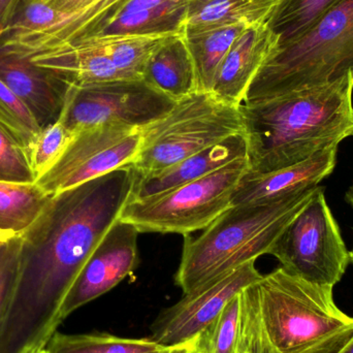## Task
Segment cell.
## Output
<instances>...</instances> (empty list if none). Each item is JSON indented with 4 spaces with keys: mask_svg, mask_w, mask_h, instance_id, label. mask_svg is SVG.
I'll return each mask as SVG.
<instances>
[{
    "mask_svg": "<svg viewBox=\"0 0 353 353\" xmlns=\"http://www.w3.org/2000/svg\"><path fill=\"white\" fill-rule=\"evenodd\" d=\"M236 353H304L353 325L333 288L278 268L240 294Z\"/></svg>",
    "mask_w": 353,
    "mask_h": 353,
    "instance_id": "3957f363",
    "label": "cell"
},
{
    "mask_svg": "<svg viewBox=\"0 0 353 353\" xmlns=\"http://www.w3.org/2000/svg\"><path fill=\"white\" fill-rule=\"evenodd\" d=\"M74 136V134H72L66 126L65 115L62 110L57 121L43 128L26 150L27 159L35 181L55 165L65 152Z\"/></svg>",
    "mask_w": 353,
    "mask_h": 353,
    "instance_id": "d4e9b609",
    "label": "cell"
},
{
    "mask_svg": "<svg viewBox=\"0 0 353 353\" xmlns=\"http://www.w3.org/2000/svg\"><path fill=\"white\" fill-rule=\"evenodd\" d=\"M353 74V0H337L298 39L278 47L243 103L333 84Z\"/></svg>",
    "mask_w": 353,
    "mask_h": 353,
    "instance_id": "5b68a950",
    "label": "cell"
},
{
    "mask_svg": "<svg viewBox=\"0 0 353 353\" xmlns=\"http://www.w3.org/2000/svg\"><path fill=\"white\" fill-rule=\"evenodd\" d=\"M350 263H353V247H352V250L350 251Z\"/></svg>",
    "mask_w": 353,
    "mask_h": 353,
    "instance_id": "f35d334b",
    "label": "cell"
},
{
    "mask_svg": "<svg viewBox=\"0 0 353 353\" xmlns=\"http://www.w3.org/2000/svg\"><path fill=\"white\" fill-rule=\"evenodd\" d=\"M167 350H168V348H167ZM165 350H163V352H155V353H163V352H165Z\"/></svg>",
    "mask_w": 353,
    "mask_h": 353,
    "instance_id": "ab89813d",
    "label": "cell"
},
{
    "mask_svg": "<svg viewBox=\"0 0 353 353\" xmlns=\"http://www.w3.org/2000/svg\"><path fill=\"white\" fill-rule=\"evenodd\" d=\"M247 157L244 134L226 139L201 152L183 159L163 171L140 176L134 172L130 199H143L171 190L209 175L241 157Z\"/></svg>",
    "mask_w": 353,
    "mask_h": 353,
    "instance_id": "2e32d148",
    "label": "cell"
},
{
    "mask_svg": "<svg viewBox=\"0 0 353 353\" xmlns=\"http://www.w3.org/2000/svg\"><path fill=\"white\" fill-rule=\"evenodd\" d=\"M188 1L178 0L157 8L120 14L103 25L89 39L183 34Z\"/></svg>",
    "mask_w": 353,
    "mask_h": 353,
    "instance_id": "d6986e66",
    "label": "cell"
},
{
    "mask_svg": "<svg viewBox=\"0 0 353 353\" xmlns=\"http://www.w3.org/2000/svg\"><path fill=\"white\" fill-rule=\"evenodd\" d=\"M0 181L35 183L26 151L0 128Z\"/></svg>",
    "mask_w": 353,
    "mask_h": 353,
    "instance_id": "83f0119b",
    "label": "cell"
},
{
    "mask_svg": "<svg viewBox=\"0 0 353 353\" xmlns=\"http://www.w3.org/2000/svg\"><path fill=\"white\" fill-rule=\"evenodd\" d=\"M346 201H347L350 205H352L353 207V181L352 185H350V188L346 191L345 195Z\"/></svg>",
    "mask_w": 353,
    "mask_h": 353,
    "instance_id": "8d00e7d4",
    "label": "cell"
},
{
    "mask_svg": "<svg viewBox=\"0 0 353 353\" xmlns=\"http://www.w3.org/2000/svg\"><path fill=\"white\" fill-rule=\"evenodd\" d=\"M167 348L151 338L130 339L105 333L63 335L58 332L48 345L49 353H155Z\"/></svg>",
    "mask_w": 353,
    "mask_h": 353,
    "instance_id": "7402d4cb",
    "label": "cell"
},
{
    "mask_svg": "<svg viewBox=\"0 0 353 353\" xmlns=\"http://www.w3.org/2000/svg\"><path fill=\"white\" fill-rule=\"evenodd\" d=\"M240 134H244L240 107L212 93L196 92L141 130L142 144L132 165L138 175H150Z\"/></svg>",
    "mask_w": 353,
    "mask_h": 353,
    "instance_id": "8992f818",
    "label": "cell"
},
{
    "mask_svg": "<svg viewBox=\"0 0 353 353\" xmlns=\"http://www.w3.org/2000/svg\"><path fill=\"white\" fill-rule=\"evenodd\" d=\"M319 186L277 201L232 205L199 236L185 234L175 277L183 294L270 254L282 230Z\"/></svg>",
    "mask_w": 353,
    "mask_h": 353,
    "instance_id": "277c9868",
    "label": "cell"
},
{
    "mask_svg": "<svg viewBox=\"0 0 353 353\" xmlns=\"http://www.w3.org/2000/svg\"><path fill=\"white\" fill-rule=\"evenodd\" d=\"M270 254L286 272L309 283L334 288L350 263V253L319 186L308 203L282 230Z\"/></svg>",
    "mask_w": 353,
    "mask_h": 353,
    "instance_id": "ba28073f",
    "label": "cell"
},
{
    "mask_svg": "<svg viewBox=\"0 0 353 353\" xmlns=\"http://www.w3.org/2000/svg\"><path fill=\"white\" fill-rule=\"evenodd\" d=\"M246 27L232 25L183 34L194 64L197 92L211 93L216 74L226 54Z\"/></svg>",
    "mask_w": 353,
    "mask_h": 353,
    "instance_id": "ffe728a7",
    "label": "cell"
},
{
    "mask_svg": "<svg viewBox=\"0 0 353 353\" xmlns=\"http://www.w3.org/2000/svg\"><path fill=\"white\" fill-rule=\"evenodd\" d=\"M249 172L247 157L221 169L159 194L128 199L120 219L132 224L140 234H191L205 230L232 207V196Z\"/></svg>",
    "mask_w": 353,
    "mask_h": 353,
    "instance_id": "52a82bcc",
    "label": "cell"
},
{
    "mask_svg": "<svg viewBox=\"0 0 353 353\" xmlns=\"http://www.w3.org/2000/svg\"><path fill=\"white\" fill-rule=\"evenodd\" d=\"M261 277L255 261H251L183 294L178 303L155 319L151 339L168 348L193 341L209 329L232 298Z\"/></svg>",
    "mask_w": 353,
    "mask_h": 353,
    "instance_id": "8fae6325",
    "label": "cell"
},
{
    "mask_svg": "<svg viewBox=\"0 0 353 353\" xmlns=\"http://www.w3.org/2000/svg\"><path fill=\"white\" fill-rule=\"evenodd\" d=\"M64 14H72L86 8L97 0H43Z\"/></svg>",
    "mask_w": 353,
    "mask_h": 353,
    "instance_id": "d6a6232c",
    "label": "cell"
},
{
    "mask_svg": "<svg viewBox=\"0 0 353 353\" xmlns=\"http://www.w3.org/2000/svg\"><path fill=\"white\" fill-rule=\"evenodd\" d=\"M0 128L21 145L25 151L32 144L41 130L28 108L1 80Z\"/></svg>",
    "mask_w": 353,
    "mask_h": 353,
    "instance_id": "484cf974",
    "label": "cell"
},
{
    "mask_svg": "<svg viewBox=\"0 0 353 353\" xmlns=\"http://www.w3.org/2000/svg\"><path fill=\"white\" fill-rule=\"evenodd\" d=\"M353 74L333 84L240 105L249 172L303 163L353 136Z\"/></svg>",
    "mask_w": 353,
    "mask_h": 353,
    "instance_id": "7a4b0ae2",
    "label": "cell"
},
{
    "mask_svg": "<svg viewBox=\"0 0 353 353\" xmlns=\"http://www.w3.org/2000/svg\"><path fill=\"white\" fill-rule=\"evenodd\" d=\"M142 144L140 130L115 125L86 128L74 134L59 161L35 184L49 196L132 165Z\"/></svg>",
    "mask_w": 353,
    "mask_h": 353,
    "instance_id": "30bf717a",
    "label": "cell"
},
{
    "mask_svg": "<svg viewBox=\"0 0 353 353\" xmlns=\"http://www.w3.org/2000/svg\"><path fill=\"white\" fill-rule=\"evenodd\" d=\"M304 353H353V325L327 338Z\"/></svg>",
    "mask_w": 353,
    "mask_h": 353,
    "instance_id": "f546056e",
    "label": "cell"
},
{
    "mask_svg": "<svg viewBox=\"0 0 353 353\" xmlns=\"http://www.w3.org/2000/svg\"><path fill=\"white\" fill-rule=\"evenodd\" d=\"M190 353H211L209 346V339H208V335L205 331L197 337L194 347H193Z\"/></svg>",
    "mask_w": 353,
    "mask_h": 353,
    "instance_id": "836d02e7",
    "label": "cell"
},
{
    "mask_svg": "<svg viewBox=\"0 0 353 353\" xmlns=\"http://www.w3.org/2000/svg\"><path fill=\"white\" fill-rule=\"evenodd\" d=\"M139 234L118 218L101 239L77 278L64 305L68 319L77 309L107 294L138 267Z\"/></svg>",
    "mask_w": 353,
    "mask_h": 353,
    "instance_id": "7c38bea8",
    "label": "cell"
},
{
    "mask_svg": "<svg viewBox=\"0 0 353 353\" xmlns=\"http://www.w3.org/2000/svg\"><path fill=\"white\" fill-rule=\"evenodd\" d=\"M52 199L35 183L0 181V228L21 236L41 217Z\"/></svg>",
    "mask_w": 353,
    "mask_h": 353,
    "instance_id": "44dd1931",
    "label": "cell"
},
{
    "mask_svg": "<svg viewBox=\"0 0 353 353\" xmlns=\"http://www.w3.org/2000/svg\"><path fill=\"white\" fill-rule=\"evenodd\" d=\"M132 165L64 191L21 234L0 353H35L48 347L65 319L64 305L77 278L130 199Z\"/></svg>",
    "mask_w": 353,
    "mask_h": 353,
    "instance_id": "6da1fadb",
    "label": "cell"
},
{
    "mask_svg": "<svg viewBox=\"0 0 353 353\" xmlns=\"http://www.w3.org/2000/svg\"><path fill=\"white\" fill-rule=\"evenodd\" d=\"M35 353H49V350H48V347L43 348V350H39Z\"/></svg>",
    "mask_w": 353,
    "mask_h": 353,
    "instance_id": "74e56055",
    "label": "cell"
},
{
    "mask_svg": "<svg viewBox=\"0 0 353 353\" xmlns=\"http://www.w3.org/2000/svg\"><path fill=\"white\" fill-rule=\"evenodd\" d=\"M240 294L224 307L219 316L205 331L211 353H236L240 321Z\"/></svg>",
    "mask_w": 353,
    "mask_h": 353,
    "instance_id": "4316f807",
    "label": "cell"
},
{
    "mask_svg": "<svg viewBox=\"0 0 353 353\" xmlns=\"http://www.w3.org/2000/svg\"><path fill=\"white\" fill-rule=\"evenodd\" d=\"M279 39L267 23L250 25L232 43L214 81L211 93L240 107L259 70L277 49Z\"/></svg>",
    "mask_w": 353,
    "mask_h": 353,
    "instance_id": "4fadbf2b",
    "label": "cell"
},
{
    "mask_svg": "<svg viewBox=\"0 0 353 353\" xmlns=\"http://www.w3.org/2000/svg\"><path fill=\"white\" fill-rule=\"evenodd\" d=\"M20 234H16L12 230H1L0 228V243L8 242V241L12 240V239L17 238Z\"/></svg>",
    "mask_w": 353,
    "mask_h": 353,
    "instance_id": "d590c367",
    "label": "cell"
},
{
    "mask_svg": "<svg viewBox=\"0 0 353 353\" xmlns=\"http://www.w3.org/2000/svg\"><path fill=\"white\" fill-rule=\"evenodd\" d=\"M336 1L337 0H280L265 22L279 39L278 47L288 45L304 34Z\"/></svg>",
    "mask_w": 353,
    "mask_h": 353,
    "instance_id": "cb8c5ba5",
    "label": "cell"
},
{
    "mask_svg": "<svg viewBox=\"0 0 353 353\" xmlns=\"http://www.w3.org/2000/svg\"><path fill=\"white\" fill-rule=\"evenodd\" d=\"M196 339L193 340V341L188 342V343L181 344V345L169 347L163 353H190L191 350H192L193 347H194V344L195 341H196Z\"/></svg>",
    "mask_w": 353,
    "mask_h": 353,
    "instance_id": "e575fe53",
    "label": "cell"
},
{
    "mask_svg": "<svg viewBox=\"0 0 353 353\" xmlns=\"http://www.w3.org/2000/svg\"><path fill=\"white\" fill-rule=\"evenodd\" d=\"M175 34L161 37H92L103 48L126 80H142L147 62L155 51Z\"/></svg>",
    "mask_w": 353,
    "mask_h": 353,
    "instance_id": "603a6c76",
    "label": "cell"
},
{
    "mask_svg": "<svg viewBox=\"0 0 353 353\" xmlns=\"http://www.w3.org/2000/svg\"><path fill=\"white\" fill-rule=\"evenodd\" d=\"M338 147L339 145L329 147L311 159L285 169L265 174L248 172L240 181L232 205L277 201L319 186L335 170Z\"/></svg>",
    "mask_w": 353,
    "mask_h": 353,
    "instance_id": "9a60e30c",
    "label": "cell"
},
{
    "mask_svg": "<svg viewBox=\"0 0 353 353\" xmlns=\"http://www.w3.org/2000/svg\"><path fill=\"white\" fill-rule=\"evenodd\" d=\"M176 103L143 80H118L70 86L63 112L72 134L101 125L141 132L167 115Z\"/></svg>",
    "mask_w": 353,
    "mask_h": 353,
    "instance_id": "9c48e42d",
    "label": "cell"
},
{
    "mask_svg": "<svg viewBox=\"0 0 353 353\" xmlns=\"http://www.w3.org/2000/svg\"><path fill=\"white\" fill-rule=\"evenodd\" d=\"M280 0H189L183 34L265 23Z\"/></svg>",
    "mask_w": 353,
    "mask_h": 353,
    "instance_id": "ac0fdd59",
    "label": "cell"
},
{
    "mask_svg": "<svg viewBox=\"0 0 353 353\" xmlns=\"http://www.w3.org/2000/svg\"><path fill=\"white\" fill-rule=\"evenodd\" d=\"M142 80L176 103L197 92L196 72L184 35H172L153 53Z\"/></svg>",
    "mask_w": 353,
    "mask_h": 353,
    "instance_id": "e0dca14e",
    "label": "cell"
},
{
    "mask_svg": "<svg viewBox=\"0 0 353 353\" xmlns=\"http://www.w3.org/2000/svg\"><path fill=\"white\" fill-rule=\"evenodd\" d=\"M174 1H178V0H128V1L124 2L122 6H120L119 8L115 10L113 16L110 19L109 22L110 21L113 20L114 18H116V17L120 16V14H130V12L149 10V8H157V6H163V4H167L169 3V2ZM107 23H105V24H107ZM97 31H95V32H97Z\"/></svg>",
    "mask_w": 353,
    "mask_h": 353,
    "instance_id": "4dcf8cb0",
    "label": "cell"
},
{
    "mask_svg": "<svg viewBox=\"0 0 353 353\" xmlns=\"http://www.w3.org/2000/svg\"><path fill=\"white\" fill-rule=\"evenodd\" d=\"M0 80L28 108L41 130L61 115L70 86L22 54L1 46Z\"/></svg>",
    "mask_w": 353,
    "mask_h": 353,
    "instance_id": "5bb4252c",
    "label": "cell"
},
{
    "mask_svg": "<svg viewBox=\"0 0 353 353\" xmlns=\"http://www.w3.org/2000/svg\"><path fill=\"white\" fill-rule=\"evenodd\" d=\"M26 1L28 0H0V37Z\"/></svg>",
    "mask_w": 353,
    "mask_h": 353,
    "instance_id": "1f68e13d",
    "label": "cell"
},
{
    "mask_svg": "<svg viewBox=\"0 0 353 353\" xmlns=\"http://www.w3.org/2000/svg\"><path fill=\"white\" fill-rule=\"evenodd\" d=\"M20 250L21 236L8 242L0 243V333L12 298Z\"/></svg>",
    "mask_w": 353,
    "mask_h": 353,
    "instance_id": "f1b7e54d",
    "label": "cell"
}]
</instances>
